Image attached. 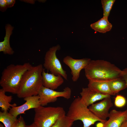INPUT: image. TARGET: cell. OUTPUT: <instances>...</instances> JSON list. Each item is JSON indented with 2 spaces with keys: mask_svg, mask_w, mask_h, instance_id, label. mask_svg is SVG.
I'll list each match as a JSON object with an SVG mask.
<instances>
[{
  "mask_svg": "<svg viewBox=\"0 0 127 127\" xmlns=\"http://www.w3.org/2000/svg\"><path fill=\"white\" fill-rule=\"evenodd\" d=\"M71 90L68 87H65L63 91H60L46 88L42 86L38 95L41 106H44L49 103L56 102L58 97L69 99L71 98Z\"/></svg>",
  "mask_w": 127,
  "mask_h": 127,
  "instance_id": "7",
  "label": "cell"
},
{
  "mask_svg": "<svg viewBox=\"0 0 127 127\" xmlns=\"http://www.w3.org/2000/svg\"><path fill=\"white\" fill-rule=\"evenodd\" d=\"M88 87L104 95H114L107 82L89 80Z\"/></svg>",
  "mask_w": 127,
  "mask_h": 127,
  "instance_id": "15",
  "label": "cell"
},
{
  "mask_svg": "<svg viewBox=\"0 0 127 127\" xmlns=\"http://www.w3.org/2000/svg\"><path fill=\"white\" fill-rule=\"evenodd\" d=\"M26 127H37L33 123L32 124L28 125H27Z\"/></svg>",
  "mask_w": 127,
  "mask_h": 127,
  "instance_id": "28",
  "label": "cell"
},
{
  "mask_svg": "<svg viewBox=\"0 0 127 127\" xmlns=\"http://www.w3.org/2000/svg\"><path fill=\"white\" fill-rule=\"evenodd\" d=\"M25 102L18 106L12 107L9 112L14 116L17 117L19 115L25 113L27 110L32 108L35 109L41 106L39 97L38 95L28 96L24 98Z\"/></svg>",
  "mask_w": 127,
  "mask_h": 127,
  "instance_id": "11",
  "label": "cell"
},
{
  "mask_svg": "<svg viewBox=\"0 0 127 127\" xmlns=\"http://www.w3.org/2000/svg\"><path fill=\"white\" fill-rule=\"evenodd\" d=\"M60 47L59 44L50 48L46 53L44 57L43 66L55 75H60L67 80V76L66 71L62 68L61 63L56 55L57 51L60 50Z\"/></svg>",
  "mask_w": 127,
  "mask_h": 127,
  "instance_id": "6",
  "label": "cell"
},
{
  "mask_svg": "<svg viewBox=\"0 0 127 127\" xmlns=\"http://www.w3.org/2000/svg\"><path fill=\"white\" fill-rule=\"evenodd\" d=\"M82 100L81 97L75 98L71 103L66 115L74 121L79 120L83 127H90L97 121L104 123L106 121L99 119L92 113Z\"/></svg>",
  "mask_w": 127,
  "mask_h": 127,
  "instance_id": "4",
  "label": "cell"
},
{
  "mask_svg": "<svg viewBox=\"0 0 127 127\" xmlns=\"http://www.w3.org/2000/svg\"><path fill=\"white\" fill-rule=\"evenodd\" d=\"M127 102L126 99L124 96L121 95H118L115 98L114 104L116 107L121 108L124 107Z\"/></svg>",
  "mask_w": 127,
  "mask_h": 127,
  "instance_id": "22",
  "label": "cell"
},
{
  "mask_svg": "<svg viewBox=\"0 0 127 127\" xmlns=\"http://www.w3.org/2000/svg\"><path fill=\"white\" fill-rule=\"evenodd\" d=\"M80 94L82 100L87 106L92 105L97 101L111 96L99 93L88 87L83 88Z\"/></svg>",
  "mask_w": 127,
  "mask_h": 127,
  "instance_id": "12",
  "label": "cell"
},
{
  "mask_svg": "<svg viewBox=\"0 0 127 127\" xmlns=\"http://www.w3.org/2000/svg\"><path fill=\"white\" fill-rule=\"evenodd\" d=\"M120 127H127V121L123 123Z\"/></svg>",
  "mask_w": 127,
  "mask_h": 127,
  "instance_id": "27",
  "label": "cell"
},
{
  "mask_svg": "<svg viewBox=\"0 0 127 127\" xmlns=\"http://www.w3.org/2000/svg\"><path fill=\"white\" fill-rule=\"evenodd\" d=\"M107 82L114 95L127 88L125 81L121 77L109 81Z\"/></svg>",
  "mask_w": 127,
  "mask_h": 127,
  "instance_id": "17",
  "label": "cell"
},
{
  "mask_svg": "<svg viewBox=\"0 0 127 127\" xmlns=\"http://www.w3.org/2000/svg\"><path fill=\"white\" fill-rule=\"evenodd\" d=\"M115 0H102L103 9V17L108 18Z\"/></svg>",
  "mask_w": 127,
  "mask_h": 127,
  "instance_id": "21",
  "label": "cell"
},
{
  "mask_svg": "<svg viewBox=\"0 0 127 127\" xmlns=\"http://www.w3.org/2000/svg\"><path fill=\"white\" fill-rule=\"evenodd\" d=\"M91 60V59L88 58L75 59L67 56L64 58L63 61L70 68L72 80L75 82L79 79L81 70L85 68Z\"/></svg>",
  "mask_w": 127,
  "mask_h": 127,
  "instance_id": "8",
  "label": "cell"
},
{
  "mask_svg": "<svg viewBox=\"0 0 127 127\" xmlns=\"http://www.w3.org/2000/svg\"><path fill=\"white\" fill-rule=\"evenodd\" d=\"M43 86L44 87L54 90L64 82L63 77L61 75H55L46 72L44 69L42 73Z\"/></svg>",
  "mask_w": 127,
  "mask_h": 127,
  "instance_id": "13",
  "label": "cell"
},
{
  "mask_svg": "<svg viewBox=\"0 0 127 127\" xmlns=\"http://www.w3.org/2000/svg\"><path fill=\"white\" fill-rule=\"evenodd\" d=\"M90 26L96 32L105 33L111 30L112 25L108 21V18L103 17L97 21L91 24Z\"/></svg>",
  "mask_w": 127,
  "mask_h": 127,
  "instance_id": "16",
  "label": "cell"
},
{
  "mask_svg": "<svg viewBox=\"0 0 127 127\" xmlns=\"http://www.w3.org/2000/svg\"><path fill=\"white\" fill-rule=\"evenodd\" d=\"M23 118L21 116L17 119L12 127H26Z\"/></svg>",
  "mask_w": 127,
  "mask_h": 127,
  "instance_id": "23",
  "label": "cell"
},
{
  "mask_svg": "<svg viewBox=\"0 0 127 127\" xmlns=\"http://www.w3.org/2000/svg\"><path fill=\"white\" fill-rule=\"evenodd\" d=\"M109 119L105 123L97 124L96 127H120L127 121V109L123 111L115 109L109 112Z\"/></svg>",
  "mask_w": 127,
  "mask_h": 127,
  "instance_id": "10",
  "label": "cell"
},
{
  "mask_svg": "<svg viewBox=\"0 0 127 127\" xmlns=\"http://www.w3.org/2000/svg\"><path fill=\"white\" fill-rule=\"evenodd\" d=\"M6 92L3 89H0V107L3 111L6 112L11 108L10 107L16 106L17 105L15 103L10 104L12 99V96L6 95Z\"/></svg>",
  "mask_w": 127,
  "mask_h": 127,
  "instance_id": "18",
  "label": "cell"
},
{
  "mask_svg": "<svg viewBox=\"0 0 127 127\" xmlns=\"http://www.w3.org/2000/svg\"><path fill=\"white\" fill-rule=\"evenodd\" d=\"M17 119L16 117L7 111H0V121L5 127H12Z\"/></svg>",
  "mask_w": 127,
  "mask_h": 127,
  "instance_id": "19",
  "label": "cell"
},
{
  "mask_svg": "<svg viewBox=\"0 0 127 127\" xmlns=\"http://www.w3.org/2000/svg\"><path fill=\"white\" fill-rule=\"evenodd\" d=\"M89 80L108 82L121 77L122 70L114 64L103 60H91L84 69Z\"/></svg>",
  "mask_w": 127,
  "mask_h": 127,
  "instance_id": "1",
  "label": "cell"
},
{
  "mask_svg": "<svg viewBox=\"0 0 127 127\" xmlns=\"http://www.w3.org/2000/svg\"><path fill=\"white\" fill-rule=\"evenodd\" d=\"M32 66L29 63L8 66L2 73L0 80L2 88L6 92L17 94L24 74Z\"/></svg>",
  "mask_w": 127,
  "mask_h": 127,
  "instance_id": "2",
  "label": "cell"
},
{
  "mask_svg": "<svg viewBox=\"0 0 127 127\" xmlns=\"http://www.w3.org/2000/svg\"><path fill=\"white\" fill-rule=\"evenodd\" d=\"M0 127H4L3 125L1 123L0 124Z\"/></svg>",
  "mask_w": 127,
  "mask_h": 127,
  "instance_id": "29",
  "label": "cell"
},
{
  "mask_svg": "<svg viewBox=\"0 0 127 127\" xmlns=\"http://www.w3.org/2000/svg\"><path fill=\"white\" fill-rule=\"evenodd\" d=\"M74 121L66 115L57 120L51 127H71Z\"/></svg>",
  "mask_w": 127,
  "mask_h": 127,
  "instance_id": "20",
  "label": "cell"
},
{
  "mask_svg": "<svg viewBox=\"0 0 127 127\" xmlns=\"http://www.w3.org/2000/svg\"><path fill=\"white\" fill-rule=\"evenodd\" d=\"M113 105L111 96L106 97L99 102L93 104L88 108L89 110L100 119L106 121L108 118L109 110Z\"/></svg>",
  "mask_w": 127,
  "mask_h": 127,
  "instance_id": "9",
  "label": "cell"
},
{
  "mask_svg": "<svg viewBox=\"0 0 127 127\" xmlns=\"http://www.w3.org/2000/svg\"><path fill=\"white\" fill-rule=\"evenodd\" d=\"M6 4L8 8L13 7L15 3V0H6Z\"/></svg>",
  "mask_w": 127,
  "mask_h": 127,
  "instance_id": "26",
  "label": "cell"
},
{
  "mask_svg": "<svg viewBox=\"0 0 127 127\" xmlns=\"http://www.w3.org/2000/svg\"><path fill=\"white\" fill-rule=\"evenodd\" d=\"M8 8L6 0H0V10L2 12H4Z\"/></svg>",
  "mask_w": 127,
  "mask_h": 127,
  "instance_id": "24",
  "label": "cell"
},
{
  "mask_svg": "<svg viewBox=\"0 0 127 127\" xmlns=\"http://www.w3.org/2000/svg\"><path fill=\"white\" fill-rule=\"evenodd\" d=\"M14 27L10 24H6L5 28L6 34L3 41L0 42V52H2L4 54H13L14 51L11 47L10 44V36L12 33Z\"/></svg>",
  "mask_w": 127,
  "mask_h": 127,
  "instance_id": "14",
  "label": "cell"
},
{
  "mask_svg": "<svg viewBox=\"0 0 127 127\" xmlns=\"http://www.w3.org/2000/svg\"><path fill=\"white\" fill-rule=\"evenodd\" d=\"M121 77L125 81L127 86V67L122 70Z\"/></svg>",
  "mask_w": 127,
  "mask_h": 127,
  "instance_id": "25",
  "label": "cell"
},
{
  "mask_svg": "<svg viewBox=\"0 0 127 127\" xmlns=\"http://www.w3.org/2000/svg\"><path fill=\"white\" fill-rule=\"evenodd\" d=\"M34 110L33 123L37 127H51L57 120L66 115L63 108L60 107L40 106Z\"/></svg>",
  "mask_w": 127,
  "mask_h": 127,
  "instance_id": "5",
  "label": "cell"
},
{
  "mask_svg": "<svg viewBox=\"0 0 127 127\" xmlns=\"http://www.w3.org/2000/svg\"><path fill=\"white\" fill-rule=\"evenodd\" d=\"M44 69L40 64L32 66L24 74L17 94L20 98L38 95L43 86L42 73Z\"/></svg>",
  "mask_w": 127,
  "mask_h": 127,
  "instance_id": "3",
  "label": "cell"
}]
</instances>
